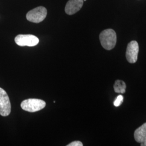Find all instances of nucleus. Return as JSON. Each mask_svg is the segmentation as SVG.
<instances>
[{
  "mask_svg": "<svg viewBox=\"0 0 146 146\" xmlns=\"http://www.w3.org/2000/svg\"><path fill=\"white\" fill-rule=\"evenodd\" d=\"M101 46L107 50L113 49L116 43V34L111 29H106L102 31L99 36Z\"/></svg>",
  "mask_w": 146,
  "mask_h": 146,
  "instance_id": "f257e3e1",
  "label": "nucleus"
},
{
  "mask_svg": "<svg viewBox=\"0 0 146 146\" xmlns=\"http://www.w3.org/2000/svg\"><path fill=\"white\" fill-rule=\"evenodd\" d=\"M46 104L43 100L37 99H28L22 102V109L27 111L34 113L43 109Z\"/></svg>",
  "mask_w": 146,
  "mask_h": 146,
  "instance_id": "f03ea898",
  "label": "nucleus"
},
{
  "mask_svg": "<svg viewBox=\"0 0 146 146\" xmlns=\"http://www.w3.org/2000/svg\"><path fill=\"white\" fill-rule=\"evenodd\" d=\"M47 11L43 7H38L32 9L27 14V20L33 23H40L46 17Z\"/></svg>",
  "mask_w": 146,
  "mask_h": 146,
  "instance_id": "7ed1b4c3",
  "label": "nucleus"
},
{
  "mask_svg": "<svg viewBox=\"0 0 146 146\" xmlns=\"http://www.w3.org/2000/svg\"><path fill=\"white\" fill-rule=\"evenodd\" d=\"M15 41L20 46L33 47L36 46L38 43L39 40L36 36L33 35L20 34L15 38Z\"/></svg>",
  "mask_w": 146,
  "mask_h": 146,
  "instance_id": "20e7f679",
  "label": "nucleus"
},
{
  "mask_svg": "<svg viewBox=\"0 0 146 146\" xmlns=\"http://www.w3.org/2000/svg\"><path fill=\"white\" fill-rule=\"evenodd\" d=\"M11 112V104L9 96L3 89L0 88V115L7 116Z\"/></svg>",
  "mask_w": 146,
  "mask_h": 146,
  "instance_id": "39448f33",
  "label": "nucleus"
},
{
  "mask_svg": "<svg viewBox=\"0 0 146 146\" xmlns=\"http://www.w3.org/2000/svg\"><path fill=\"white\" fill-rule=\"evenodd\" d=\"M139 47L136 41H132L128 44L126 50V58L131 63H134L137 60Z\"/></svg>",
  "mask_w": 146,
  "mask_h": 146,
  "instance_id": "423d86ee",
  "label": "nucleus"
},
{
  "mask_svg": "<svg viewBox=\"0 0 146 146\" xmlns=\"http://www.w3.org/2000/svg\"><path fill=\"white\" fill-rule=\"evenodd\" d=\"M84 5V0H69L65 7V11L68 15H73L80 11Z\"/></svg>",
  "mask_w": 146,
  "mask_h": 146,
  "instance_id": "0eeeda50",
  "label": "nucleus"
},
{
  "mask_svg": "<svg viewBox=\"0 0 146 146\" xmlns=\"http://www.w3.org/2000/svg\"><path fill=\"white\" fill-rule=\"evenodd\" d=\"M134 139L138 143H142L146 139V122L136 129Z\"/></svg>",
  "mask_w": 146,
  "mask_h": 146,
  "instance_id": "6e6552de",
  "label": "nucleus"
},
{
  "mask_svg": "<svg viewBox=\"0 0 146 146\" xmlns=\"http://www.w3.org/2000/svg\"><path fill=\"white\" fill-rule=\"evenodd\" d=\"M126 84L125 82L122 80H117L115 81L114 85V91L117 93L124 94L125 92Z\"/></svg>",
  "mask_w": 146,
  "mask_h": 146,
  "instance_id": "1a4fd4ad",
  "label": "nucleus"
},
{
  "mask_svg": "<svg viewBox=\"0 0 146 146\" xmlns=\"http://www.w3.org/2000/svg\"><path fill=\"white\" fill-rule=\"evenodd\" d=\"M123 101V96L121 95H119L117 96L116 99L115 100V101L114 102V105L115 106V107H119L121 104H122Z\"/></svg>",
  "mask_w": 146,
  "mask_h": 146,
  "instance_id": "9d476101",
  "label": "nucleus"
},
{
  "mask_svg": "<svg viewBox=\"0 0 146 146\" xmlns=\"http://www.w3.org/2000/svg\"><path fill=\"white\" fill-rule=\"evenodd\" d=\"M83 144L81 141H73L72 143H69L67 146H82Z\"/></svg>",
  "mask_w": 146,
  "mask_h": 146,
  "instance_id": "9b49d317",
  "label": "nucleus"
},
{
  "mask_svg": "<svg viewBox=\"0 0 146 146\" xmlns=\"http://www.w3.org/2000/svg\"><path fill=\"white\" fill-rule=\"evenodd\" d=\"M141 146H146V139L143 142L141 143Z\"/></svg>",
  "mask_w": 146,
  "mask_h": 146,
  "instance_id": "f8f14e48",
  "label": "nucleus"
},
{
  "mask_svg": "<svg viewBox=\"0 0 146 146\" xmlns=\"http://www.w3.org/2000/svg\"><path fill=\"white\" fill-rule=\"evenodd\" d=\"M87 0H84V1H86Z\"/></svg>",
  "mask_w": 146,
  "mask_h": 146,
  "instance_id": "ddd939ff",
  "label": "nucleus"
}]
</instances>
